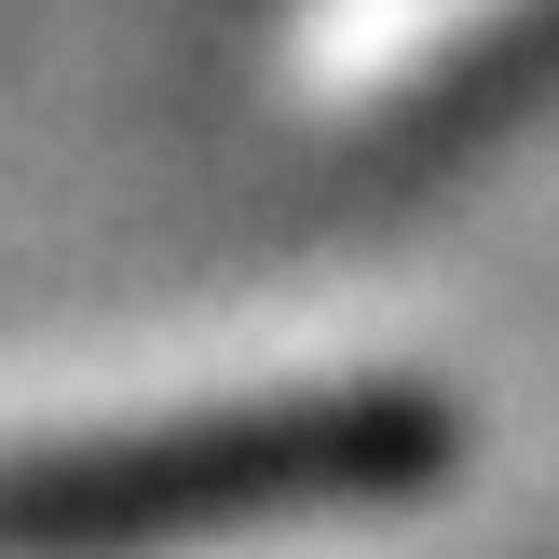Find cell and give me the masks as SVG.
<instances>
[{
    "label": "cell",
    "mask_w": 559,
    "mask_h": 559,
    "mask_svg": "<svg viewBox=\"0 0 559 559\" xmlns=\"http://www.w3.org/2000/svg\"><path fill=\"white\" fill-rule=\"evenodd\" d=\"M464 464V424L424 382H342V396L191 409L136 437H55L0 464V559H178L218 533L328 506H409Z\"/></svg>",
    "instance_id": "1"
}]
</instances>
